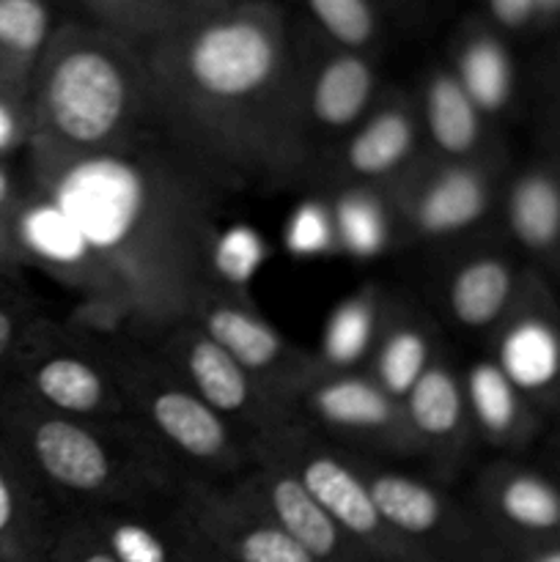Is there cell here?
<instances>
[{
	"instance_id": "cell-1",
	"label": "cell",
	"mask_w": 560,
	"mask_h": 562,
	"mask_svg": "<svg viewBox=\"0 0 560 562\" xmlns=\"http://www.w3.org/2000/svg\"><path fill=\"white\" fill-rule=\"evenodd\" d=\"M148 212V181L121 157H88L64 170L47 198L11 223L16 245L47 267L75 269L121 250Z\"/></svg>"
},
{
	"instance_id": "cell-2",
	"label": "cell",
	"mask_w": 560,
	"mask_h": 562,
	"mask_svg": "<svg viewBox=\"0 0 560 562\" xmlns=\"http://www.w3.org/2000/svg\"><path fill=\"white\" fill-rule=\"evenodd\" d=\"M49 126L77 146H93L119 126L126 82L119 66L97 49L77 47L55 58L42 91Z\"/></svg>"
},
{
	"instance_id": "cell-3",
	"label": "cell",
	"mask_w": 560,
	"mask_h": 562,
	"mask_svg": "<svg viewBox=\"0 0 560 562\" xmlns=\"http://www.w3.org/2000/svg\"><path fill=\"white\" fill-rule=\"evenodd\" d=\"M278 66V47L267 27L253 20L214 22L195 36L187 69L206 93L220 99L258 91Z\"/></svg>"
},
{
	"instance_id": "cell-4",
	"label": "cell",
	"mask_w": 560,
	"mask_h": 562,
	"mask_svg": "<svg viewBox=\"0 0 560 562\" xmlns=\"http://www.w3.org/2000/svg\"><path fill=\"white\" fill-rule=\"evenodd\" d=\"M33 464L58 486L71 492H93L108 481V456L102 445L64 417H31L22 426Z\"/></svg>"
},
{
	"instance_id": "cell-5",
	"label": "cell",
	"mask_w": 560,
	"mask_h": 562,
	"mask_svg": "<svg viewBox=\"0 0 560 562\" xmlns=\"http://www.w3.org/2000/svg\"><path fill=\"white\" fill-rule=\"evenodd\" d=\"M300 481L311 492V497L327 510L329 519L340 527V532L366 538V541L379 536L382 519L373 508L371 492L344 464L329 456H318V459L307 461Z\"/></svg>"
},
{
	"instance_id": "cell-6",
	"label": "cell",
	"mask_w": 560,
	"mask_h": 562,
	"mask_svg": "<svg viewBox=\"0 0 560 562\" xmlns=\"http://www.w3.org/2000/svg\"><path fill=\"white\" fill-rule=\"evenodd\" d=\"M275 521L283 532H289L316 562L340 560V527L327 516V510L311 497L302 481L280 477L269 494Z\"/></svg>"
},
{
	"instance_id": "cell-7",
	"label": "cell",
	"mask_w": 560,
	"mask_h": 562,
	"mask_svg": "<svg viewBox=\"0 0 560 562\" xmlns=\"http://www.w3.org/2000/svg\"><path fill=\"white\" fill-rule=\"evenodd\" d=\"M152 415L165 437L179 445L184 453L198 456V459H212L223 450L225 428L203 398L168 390V393L154 398Z\"/></svg>"
},
{
	"instance_id": "cell-8",
	"label": "cell",
	"mask_w": 560,
	"mask_h": 562,
	"mask_svg": "<svg viewBox=\"0 0 560 562\" xmlns=\"http://www.w3.org/2000/svg\"><path fill=\"white\" fill-rule=\"evenodd\" d=\"M500 371L514 387H547L560 373V340L544 322H522L500 346Z\"/></svg>"
},
{
	"instance_id": "cell-9",
	"label": "cell",
	"mask_w": 560,
	"mask_h": 562,
	"mask_svg": "<svg viewBox=\"0 0 560 562\" xmlns=\"http://www.w3.org/2000/svg\"><path fill=\"white\" fill-rule=\"evenodd\" d=\"M31 387L38 401L58 412L86 415L102 404V379L77 357H47L31 371Z\"/></svg>"
},
{
	"instance_id": "cell-10",
	"label": "cell",
	"mask_w": 560,
	"mask_h": 562,
	"mask_svg": "<svg viewBox=\"0 0 560 562\" xmlns=\"http://www.w3.org/2000/svg\"><path fill=\"white\" fill-rule=\"evenodd\" d=\"M486 203L483 184L470 170H448L439 176L417 203V223L426 234H450L475 223Z\"/></svg>"
},
{
	"instance_id": "cell-11",
	"label": "cell",
	"mask_w": 560,
	"mask_h": 562,
	"mask_svg": "<svg viewBox=\"0 0 560 562\" xmlns=\"http://www.w3.org/2000/svg\"><path fill=\"white\" fill-rule=\"evenodd\" d=\"M371 69L355 55L335 58L324 66L313 86V113L327 126H346L362 113L371 97Z\"/></svg>"
},
{
	"instance_id": "cell-12",
	"label": "cell",
	"mask_w": 560,
	"mask_h": 562,
	"mask_svg": "<svg viewBox=\"0 0 560 562\" xmlns=\"http://www.w3.org/2000/svg\"><path fill=\"white\" fill-rule=\"evenodd\" d=\"M371 499L382 525L404 536H426L439 525L443 505L437 494L401 475H382L371 483Z\"/></svg>"
},
{
	"instance_id": "cell-13",
	"label": "cell",
	"mask_w": 560,
	"mask_h": 562,
	"mask_svg": "<svg viewBox=\"0 0 560 562\" xmlns=\"http://www.w3.org/2000/svg\"><path fill=\"white\" fill-rule=\"evenodd\" d=\"M511 291V274L494 258H481L456 274L450 285V307L467 327H483L503 311Z\"/></svg>"
},
{
	"instance_id": "cell-14",
	"label": "cell",
	"mask_w": 560,
	"mask_h": 562,
	"mask_svg": "<svg viewBox=\"0 0 560 562\" xmlns=\"http://www.w3.org/2000/svg\"><path fill=\"white\" fill-rule=\"evenodd\" d=\"M428 130L439 148L450 154H464L478 137V113L472 99L456 77L439 75L428 86L426 97Z\"/></svg>"
},
{
	"instance_id": "cell-15",
	"label": "cell",
	"mask_w": 560,
	"mask_h": 562,
	"mask_svg": "<svg viewBox=\"0 0 560 562\" xmlns=\"http://www.w3.org/2000/svg\"><path fill=\"white\" fill-rule=\"evenodd\" d=\"M190 373L201 398L214 412H236L247 401V379L239 362L209 340H198L190 351Z\"/></svg>"
},
{
	"instance_id": "cell-16",
	"label": "cell",
	"mask_w": 560,
	"mask_h": 562,
	"mask_svg": "<svg viewBox=\"0 0 560 562\" xmlns=\"http://www.w3.org/2000/svg\"><path fill=\"white\" fill-rule=\"evenodd\" d=\"M209 338L223 346L242 368H264L280 355V338L258 318L234 307H217L206 318Z\"/></svg>"
},
{
	"instance_id": "cell-17",
	"label": "cell",
	"mask_w": 560,
	"mask_h": 562,
	"mask_svg": "<svg viewBox=\"0 0 560 562\" xmlns=\"http://www.w3.org/2000/svg\"><path fill=\"white\" fill-rule=\"evenodd\" d=\"M459 82L475 108H503L511 91V64L505 49L492 38H475L467 44L459 60Z\"/></svg>"
},
{
	"instance_id": "cell-18",
	"label": "cell",
	"mask_w": 560,
	"mask_h": 562,
	"mask_svg": "<svg viewBox=\"0 0 560 562\" xmlns=\"http://www.w3.org/2000/svg\"><path fill=\"white\" fill-rule=\"evenodd\" d=\"M412 126L404 113L377 115L360 130L349 146V165L362 176H379L395 168L410 154Z\"/></svg>"
},
{
	"instance_id": "cell-19",
	"label": "cell",
	"mask_w": 560,
	"mask_h": 562,
	"mask_svg": "<svg viewBox=\"0 0 560 562\" xmlns=\"http://www.w3.org/2000/svg\"><path fill=\"white\" fill-rule=\"evenodd\" d=\"M514 234L530 247H547L560 234V192L544 176H527L511 195Z\"/></svg>"
},
{
	"instance_id": "cell-20",
	"label": "cell",
	"mask_w": 560,
	"mask_h": 562,
	"mask_svg": "<svg viewBox=\"0 0 560 562\" xmlns=\"http://www.w3.org/2000/svg\"><path fill=\"white\" fill-rule=\"evenodd\" d=\"M316 409L324 420L349 428H377L390 420L384 393L360 379H340L316 393Z\"/></svg>"
},
{
	"instance_id": "cell-21",
	"label": "cell",
	"mask_w": 560,
	"mask_h": 562,
	"mask_svg": "<svg viewBox=\"0 0 560 562\" xmlns=\"http://www.w3.org/2000/svg\"><path fill=\"white\" fill-rule=\"evenodd\" d=\"M49 11L42 0H0V66L25 64L47 42Z\"/></svg>"
},
{
	"instance_id": "cell-22",
	"label": "cell",
	"mask_w": 560,
	"mask_h": 562,
	"mask_svg": "<svg viewBox=\"0 0 560 562\" xmlns=\"http://www.w3.org/2000/svg\"><path fill=\"white\" fill-rule=\"evenodd\" d=\"M410 415L412 423L432 437L453 431L461 417V393L453 376L443 368H426L410 390Z\"/></svg>"
},
{
	"instance_id": "cell-23",
	"label": "cell",
	"mask_w": 560,
	"mask_h": 562,
	"mask_svg": "<svg viewBox=\"0 0 560 562\" xmlns=\"http://www.w3.org/2000/svg\"><path fill=\"white\" fill-rule=\"evenodd\" d=\"M335 231L346 250L357 258H371L388 245V220L377 201L362 192L344 195L335 206Z\"/></svg>"
},
{
	"instance_id": "cell-24",
	"label": "cell",
	"mask_w": 560,
	"mask_h": 562,
	"mask_svg": "<svg viewBox=\"0 0 560 562\" xmlns=\"http://www.w3.org/2000/svg\"><path fill=\"white\" fill-rule=\"evenodd\" d=\"M514 390L516 387L500 371V366L481 362V366L472 368L470 379H467V393H470V404L483 428L494 434L508 431L516 417Z\"/></svg>"
},
{
	"instance_id": "cell-25",
	"label": "cell",
	"mask_w": 560,
	"mask_h": 562,
	"mask_svg": "<svg viewBox=\"0 0 560 562\" xmlns=\"http://www.w3.org/2000/svg\"><path fill=\"white\" fill-rule=\"evenodd\" d=\"M500 508L525 530H552L560 525V497L544 481L530 475L514 477L500 494Z\"/></svg>"
},
{
	"instance_id": "cell-26",
	"label": "cell",
	"mask_w": 560,
	"mask_h": 562,
	"mask_svg": "<svg viewBox=\"0 0 560 562\" xmlns=\"http://www.w3.org/2000/svg\"><path fill=\"white\" fill-rule=\"evenodd\" d=\"M212 261L220 278L234 285H247L267 261V245L250 225H231L214 241Z\"/></svg>"
},
{
	"instance_id": "cell-27",
	"label": "cell",
	"mask_w": 560,
	"mask_h": 562,
	"mask_svg": "<svg viewBox=\"0 0 560 562\" xmlns=\"http://www.w3.org/2000/svg\"><path fill=\"white\" fill-rule=\"evenodd\" d=\"M371 329V305L362 300L344 302L329 316L327 329H324V357L329 362H335V366H349V362H355L368 349Z\"/></svg>"
},
{
	"instance_id": "cell-28",
	"label": "cell",
	"mask_w": 560,
	"mask_h": 562,
	"mask_svg": "<svg viewBox=\"0 0 560 562\" xmlns=\"http://www.w3.org/2000/svg\"><path fill=\"white\" fill-rule=\"evenodd\" d=\"M25 532V494L0 453V562H36Z\"/></svg>"
},
{
	"instance_id": "cell-29",
	"label": "cell",
	"mask_w": 560,
	"mask_h": 562,
	"mask_svg": "<svg viewBox=\"0 0 560 562\" xmlns=\"http://www.w3.org/2000/svg\"><path fill=\"white\" fill-rule=\"evenodd\" d=\"M428 349L426 340L412 329H401L384 344L379 355V376L388 393L404 395L417 384V379L426 373Z\"/></svg>"
},
{
	"instance_id": "cell-30",
	"label": "cell",
	"mask_w": 560,
	"mask_h": 562,
	"mask_svg": "<svg viewBox=\"0 0 560 562\" xmlns=\"http://www.w3.org/2000/svg\"><path fill=\"white\" fill-rule=\"evenodd\" d=\"M236 562H316L289 532L275 527H247L228 541Z\"/></svg>"
},
{
	"instance_id": "cell-31",
	"label": "cell",
	"mask_w": 560,
	"mask_h": 562,
	"mask_svg": "<svg viewBox=\"0 0 560 562\" xmlns=\"http://www.w3.org/2000/svg\"><path fill=\"white\" fill-rule=\"evenodd\" d=\"M313 16L340 44H366L373 33V14L366 0H307Z\"/></svg>"
},
{
	"instance_id": "cell-32",
	"label": "cell",
	"mask_w": 560,
	"mask_h": 562,
	"mask_svg": "<svg viewBox=\"0 0 560 562\" xmlns=\"http://www.w3.org/2000/svg\"><path fill=\"white\" fill-rule=\"evenodd\" d=\"M333 245V220L318 203H302L285 228V247L294 256H322Z\"/></svg>"
},
{
	"instance_id": "cell-33",
	"label": "cell",
	"mask_w": 560,
	"mask_h": 562,
	"mask_svg": "<svg viewBox=\"0 0 560 562\" xmlns=\"http://www.w3.org/2000/svg\"><path fill=\"white\" fill-rule=\"evenodd\" d=\"M108 552L119 562H170L165 543L135 521H121L110 530Z\"/></svg>"
},
{
	"instance_id": "cell-34",
	"label": "cell",
	"mask_w": 560,
	"mask_h": 562,
	"mask_svg": "<svg viewBox=\"0 0 560 562\" xmlns=\"http://www.w3.org/2000/svg\"><path fill=\"white\" fill-rule=\"evenodd\" d=\"M22 135H25V130H22L20 110H16L14 99L9 93L0 91V157L14 151L20 146Z\"/></svg>"
},
{
	"instance_id": "cell-35",
	"label": "cell",
	"mask_w": 560,
	"mask_h": 562,
	"mask_svg": "<svg viewBox=\"0 0 560 562\" xmlns=\"http://www.w3.org/2000/svg\"><path fill=\"white\" fill-rule=\"evenodd\" d=\"M489 3L503 25H522L538 9V0H489Z\"/></svg>"
},
{
	"instance_id": "cell-36",
	"label": "cell",
	"mask_w": 560,
	"mask_h": 562,
	"mask_svg": "<svg viewBox=\"0 0 560 562\" xmlns=\"http://www.w3.org/2000/svg\"><path fill=\"white\" fill-rule=\"evenodd\" d=\"M16 340H20V322H16L14 311L0 302V360H5L16 349Z\"/></svg>"
},
{
	"instance_id": "cell-37",
	"label": "cell",
	"mask_w": 560,
	"mask_h": 562,
	"mask_svg": "<svg viewBox=\"0 0 560 562\" xmlns=\"http://www.w3.org/2000/svg\"><path fill=\"white\" fill-rule=\"evenodd\" d=\"M11 198H14V187H11L9 170L0 165V231H5V212L11 206Z\"/></svg>"
},
{
	"instance_id": "cell-38",
	"label": "cell",
	"mask_w": 560,
	"mask_h": 562,
	"mask_svg": "<svg viewBox=\"0 0 560 562\" xmlns=\"http://www.w3.org/2000/svg\"><path fill=\"white\" fill-rule=\"evenodd\" d=\"M75 560H77V562H119V560L113 558V554L108 552V549H97V547L82 549V552L77 554Z\"/></svg>"
},
{
	"instance_id": "cell-39",
	"label": "cell",
	"mask_w": 560,
	"mask_h": 562,
	"mask_svg": "<svg viewBox=\"0 0 560 562\" xmlns=\"http://www.w3.org/2000/svg\"><path fill=\"white\" fill-rule=\"evenodd\" d=\"M533 562H560V549H555V552H547V554H538Z\"/></svg>"
},
{
	"instance_id": "cell-40",
	"label": "cell",
	"mask_w": 560,
	"mask_h": 562,
	"mask_svg": "<svg viewBox=\"0 0 560 562\" xmlns=\"http://www.w3.org/2000/svg\"><path fill=\"white\" fill-rule=\"evenodd\" d=\"M560 0H538V9H558Z\"/></svg>"
},
{
	"instance_id": "cell-41",
	"label": "cell",
	"mask_w": 560,
	"mask_h": 562,
	"mask_svg": "<svg viewBox=\"0 0 560 562\" xmlns=\"http://www.w3.org/2000/svg\"><path fill=\"white\" fill-rule=\"evenodd\" d=\"M42 562H77L75 558H66V554H53V558L42 560Z\"/></svg>"
},
{
	"instance_id": "cell-42",
	"label": "cell",
	"mask_w": 560,
	"mask_h": 562,
	"mask_svg": "<svg viewBox=\"0 0 560 562\" xmlns=\"http://www.w3.org/2000/svg\"><path fill=\"white\" fill-rule=\"evenodd\" d=\"M5 82H9V75H5L3 66H0V91H5Z\"/></svg>"
}]
</instances>
